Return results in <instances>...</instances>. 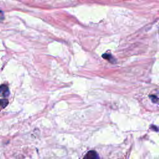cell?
Here are the masks:
<instances>
[{"label":"cell","mask_w":159,"mask_h":159,"mask_svg":"<svg viewBox=\"0 0 159 159\" xmlns=\"http://www.w3.org/2000/svg\"><path fill=\"white\" fill-rule=\"evenodd\" d=\"M9 94V90L7 86L2 84L0 86V97L6 98Z\"/></svg>","instance_id":"obj_1"},{"label":"cell","mask_w":159,"mask_h":159,"mask_svg":"<svg viewBox=\"0 0 159 159\" xmlns=\"http://www.w3.org/2000/svg\"><path fill=\"white\" fill-rule=\"evenodd\" d=\"M84 158H88V159H96V158H98V154L96 153V152L94 151H89L88 152L86 155L84 157Z\"/></svg>","instance_id":"obj_2"},{"label":"cell","mask_w":159,"mask_h":159,"mask_svg":"<svg viewBox=\"0 0 159 159\" xmlns=\"http://www.w3.org/2000/svg\"><path fill=\"white\" fill-rule=\"evenodd\" d=\"M4 19V16L2 11L0 10V20H2Z\"/></svg>","instance_id":"obj_5"},{"label":"cell","mask_w":159,"mask_h":159,"mask_svg":"<svg viewBox=\"0 0 159 159\" xmlns=\"http://www.w3.org/2000/svg\"><path fill=\"white\" fill-rule=\"evenodd\" d=\"M102 57L104 58H105V59H107V60H109L110 62H111V63H115V61H114V58L112 57V56H111L110 54H104L103 55H102Z\"/></svg>","instance_id":"obj_3"},{"label":"cell","mask_w":159,"mask_h":159,"mask_svg":"<svg viewBox=\"0 0 159 159\" xmlns=\"http://www.w3.org/2000/svg\"><path fill=\"white\" fill-rule=\"evenodd\" d=\"M8 104V101L6 99H0V109L5 107Z\"/></svg>","instance_id":"obj_4"}]
</instances>
